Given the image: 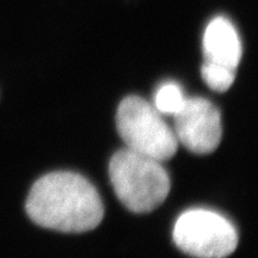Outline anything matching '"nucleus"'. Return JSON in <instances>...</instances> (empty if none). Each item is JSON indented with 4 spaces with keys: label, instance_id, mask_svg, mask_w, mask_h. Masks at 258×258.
<instances>
[{
    "label": "nucleus",
    "instance_id": "423d86ee",
    "mask_svg": "<svg viewBox=\"0 0 258 258\" xmlns=\"http://www.w3.org/2000/svg\"><path fill=\"white\" fill-rule=\"evenodd\" d=\"M206 61L237 70L241 59V43L238 32L228 19L214 18L203 35Z\"/></svg>",
    "mask_w": 258,
    "mask_h": 258
},
{
    "label": "nucleus",
    "instance_id": "39448f33",
    "mask_svg": "<svg viewBox=\"0 0 258 258\" xmlns=\"http://www.w3.org/2000/svg\"><path fill=\"white\" fill-rule=\"evenodd\" d=\"M175 117V135L178 144L195 154H209L221 141V115L218 108L201 97L186 98Z\"/></svg>",
    "mask_w": 258,
    "mask_h": 258
},
{
    "label": "nucleus",
    "instance_id": "0eeeda50",
    "mask_svg": "<svg viewBox=\"0 0 258 258\" xmlns=\"http://www.w3.org/2000/svg\"><path fill=\"white\" fill-rule=\"evenodd\" d=\"M186 97L178 84L165 82L158 88L154 96V108L161 115H175L185 103Z\"/></svg>",
    "mask_w": 258,
    "mask_h": 258
},
{
    "label": "nucleus",
    "instance_id": "6e6552de",
    "mask_svg": "<svg viewBox=\"0 0 258 258\" xmlns=\"http://www.w3.org/2000/svg\"><path fill=\"white\" fill-rule=\"evenodd\" d=\"M201 74L208 88L217 92L227 91L235 79V70L209 61L202 64Z\"/></svg>",
    "mask_w": 258,
    "mask_h": 258
},
{
    "label": "nucleus",
    "instance_id": "f257e3e1",
    "mask_svg": "<svg viewBox=\"0 0 258 258\" xmlns=\"http://www.w3.org/2000/svg\"><path fill=\"white\" fill-rule=\"evenodd\" d=\"M25 211L35 224L64 233H83L101 224L104 207L95 186L70 171L41 177L29 192Z\"/></svg>",
    "mask_w": 258,
    "mask_h": 258
},
{
    "label": "nucleus",
    "instance_id": "7ed1b4c3",
    "mask_svg": "<svg viewBox=\"0 0 258 258\" xmlns=\"http://www.w3.org/2000/svg\"><path fill=\"white\" fill-rule=\"evenodd\" d=\"M116 124L128 150L152 159L169 160L178 150V141L163 116L146 99L129 96L120 103Z\"/></svg>",
    "mask_w": 258,
    "mask_h": 258
},
{
    "label": "nucleus",
    "instance_id": "f03ea898",
    "mask_svg": "<svg viewBox=\"0 0 258 258\" xmlns=\"http://www.w3.org/2000/svg\"><path fill=\"white\" fill-rule=\"evenodd\" d=\"M109 176L116 196L133 213H150L165 201L171 183L161 161L123 148L112 156Z\"/></svg>",
    "mask_w": 258,
    "mask_h": 258
},
{
    "label": "nucleus",
    "instance_id": "20e7f679",
    "mask_svg": "<svg viewBox=\"0 0 258 258\" xmlns=\"http://www.w3.org/2000/svg\"><path fill=\"white\" fill-rule=\"evenodd\" d=\"M172 237L182 252L195 258H226L238 245L233 224L219 213L205 208L189 209L180 214Z\"/></svg>",
    "mask_w": 258,
    "mask_h": 258
}]
</instances>
